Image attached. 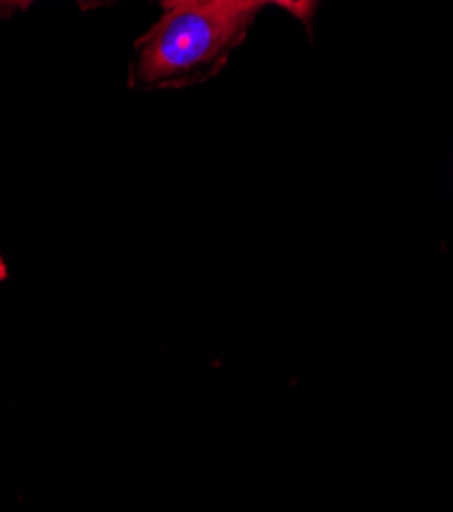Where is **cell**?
<instances>
[{"instance_id": "cell-1", "label": "cell", "mask_w": 453, "mask_h": 512, "mask_svg": "<svg viewBox=\"0 0 453 512\" xmlns=\"http://www.w3.org/2000/svg\"><path fill=\"white\" fill-rule=\"evenodd\" d=\"M262 7L254 0H198L164 11L133 45V90L205 84L231 60Z\"/></svg>"}, {"instance_id": "cell-2", "label": "cell", "mask_w": 453, "mask_h": 512, "mask_svg": "<svg viewBox=\"0 0 453 512\" xmlns=\"http://www.w3.org/2000/svg\"><path fill=\"white\" fill-rule=\"evenodd\" d=\"M254 3H258L262 9L266 5L284 9L286 13H290L292 17H296L302 25H305L307 31H311L313 19H315L317 7H319V0H254Z\"/></svg>"}, {"instance_id": "cell-3", "label": "cell", "mask_w": 453, "mask_h": 512, "mask_svg": "<svg viewBox=\"0 0 453 512\" xmlns=\"http://www.w3.org/2000/svg\"><path fill=\"white\" fill-rule=\"evenodd\" d=\"M39 3V0H0V9H9V11H15V9H27L31 5ZM80 3L84 5H103V3H113V0H80Z\"/></svg>"}, {"instance_id": "cell-4", "label": "cell", "mask_w": 453, "mask_h": 512, "mask_svg": "<svg viewBox=\"0 0 453 512\" xmlns=\"http://www.w3.org/2000/svg\"><path fill=\"white\" fill-rule=\"evenodd\" d=\"M158 3L162 5V9H164V11H168V9H174V7L186 5V3H198V0H158Z\"/></svg>"}, {"instance_id": "cell-5", "label": "cell", "mask_w": 453, "mask_h": 512, "mask_svg": "<svg viewBox=\"0 0 453 512\" xmlns=\"http://www.w3.org/2000/svg\"><path fill=\"white\" fill-rule=\"evenodd\" d=\"M9 278V268H7V262L3 255H0V282H5Z\"/></svg>"}]
</instances>
